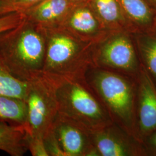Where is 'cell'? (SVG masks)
I'll use <instances>...</instances> for the list:
<instances>
[{
  "label": "cell",
  "instance_id": "16",
  "mask_svg": "<svg viewBox=\"0 0 156 156\" xmlns=\"http://www.w3.org/2000/svg\"><path fill=\"white\" fill-rule=\"evenodd\" d=\"M0 121L22 125L26 128L27 108L26 101L15 97L0 95Z\"/></svg>",
  "mask_w": 156,
  "mask_h": 156
},
{
  "label": "cell",
  "instance_id": "20",
  "mask_svg": "<svg viewBox=\"0 0 156 156\" xmlns=\"http://www.w3.org/2000/svg\"><path fill=\"white\" fill-rule=\"evenodd\" d=\"M44 141L49 156H66L51 129L44 136Z\"/></svg>",
  "mask_w": 156,
  "mask_h": 156
},
{
  "label": "cell",
  "instance_id": "17",
  "mask_svg": "<svg viewBox=\"0 0 156 156\" xmlns=\"http://www.w3.org/2000/svg\"><path fill=\"white\" fill-rule=\"evenodd\" d=\"M28 82L22 81L12 75L0 59V95H6L25 101Z\"/></svg>",
  "mask_w": 156,
  "mask_h": 156
},
{
  "label": "cell",
  "instance_id": "26",
  "mask_svg": "<svg viewBox=\"0 0 156 156\" xmlns=\"http://www.w3.org/2000/svg\"><path fill=\"white\" fill-rule=\"evenodd\" d=\"M154 28L156 29V22H155V25H154Z\"/></svg>",
  "mask_w": 156,
  "mask_h": 156
},
{
  "label": "cell",
  "instance_id": "21",
  "mask_svg": "<svg viewBox=\"0 0 156 156\" xmlns=\"http://www.w3.org/2000/svg\"><path fill=\"white\" fill-rule=\"evenodd\" d=\"M28 150L33 156H49L43 138L31 137L27 135Z\"/></svg>",
  "mask_w": 156,
  "mask_h": 156
},
{
  "label": "cell",
  "instance_id": "5",
  "mask_svg": "<svg viewBox=\"0 0 156 156\" xmlns=\"http://www.w3.org/2000/svg\"><path fill=\"white\" fill-rule=\"evenodd\" d=\"M93 62V67L111 70L135 79L141 64L133 34L124 30L108 35L95 44Z\"/></svg>",
  "mask_w": 156,
  "mask_h": 156
},
{
  "label": "cell",
  "instance_id": "6",
  "mask_svg": "<svg viewBox=\"0 0 156 156\" xmlns=\"http://www.w3.org/2000/svg\"><path fill=\"white\" fill-rule=\"evenodd\" d=\"M25 101L27 108L28 135L44 138L58 113L55 86L50 78L42 73L28 82Z\"/></svg>",
  "mask_w": 156,
  "mask_h": 156
},
{
  "label": "cell",
  "instance_id": "9",
  "mask_svg": "<svg viewBox=\"0 0 156 156\" xmlns=\"http://www.w3.org/2000/svg\"><path fill=\"white\" fill-rule=\"evenodd\" d=\"M135 82L136 135L143 143L156 130V84L142 66Z\"/></svg>",
  "mask_w": 156,
  "mask_h": 156
},
{
  "label": "cell",
  "instance_id": "23",
  "mask_svg": "<svg viewBox=\"0 0 156 156\" xmlns=\"http://www.w3.org/2000/svg\"><path fill=\"white\" fill-rule=\"evenodd\" d=\"M73 4H82L89 2L90 0H70Z\"/></svg>",
  "mask_w": 156,
  "mask_h": 156
},
{
  "label": "cell",
  "instance_id": "3",
  "mask_svg": "<svg viewBox=\"0 0 156 156\" xmlns=\"http://www.w3.org/2000/svg\"><path fill=\"white\" fill-rule=\"evenodd\" d=\"M85 78L113 121L136 137L135 79L95 67L90 68Z\"/></svg>",
  "mask_w": 156,
  "mask_h": 156
},
{
  "label": "cell",
  "instance_id": "25",
  "mask_svg": "<svg viewBox=\"0 0 156 156\" xmlns=\"http://www.w3.org/2000/svg\"><path fill=\"white\" fill-rule=\"evenodd\" d=\"M5 0H0V9L4 6Z\"/></svg>",
  "mask_w": 156,
  "mask_h": 156
},
{
  "label": "cell",
  "instance_id": "14",
  "mask_svg": "<svg viewBox=\"0 0 156 156\" xmlns=\"http://www.w3.org/2000/svg\"><path fill=\"white\" fill-rule=\"evenodd\" d=\"M26 127L0 121V151L11 156H23L28 151Z\"/></svg>",
  "mask_w": 156,
  "mask_h": 156
},
{
  "label": "cell",
  "instance_id": "12",
  "mask_svg": "<svg viewBox=\"0 0 156 156\" xmlns=\"http://www.w3.org/2000/svg\"><path fill=\"white\" fill-rule=\"evenodd\" d=\"M132 33L154 28L156 11L147 0H117Z\"/></svg>",
  "mask_w": 156,
  "mask_h": 156
},
{
  "label": "cell",
  "instance_id": "1",
  "mask_svg": "<svg viewBox=\"0 0 156 156\" xmlns=\"http://www.w3.org/2000/svg\"><path fill=\"white\" fill-rule=\"evenodd\" d=\"M46 41L42 28L26 19L0 34V59L12 75L28 82L42 73Z\"/></svg>",
  "mask_w": 156,
  "mask_h": 156
},
{
  "label": "cell",
  "instance_id": "13",
  "mask_svg": "<svg viewBox=\"0 0 156 156\" xmlns=\"http://www.w3.org/2000/svg\"><path fill=\"white\" fill-rule=\"evenodd\" d=\"M90 5L109 33L131 30L117 0H90Z\"/></svg>",
  "mask_w": 156,
  "mask_h": 156
},
{
  "label": "cell",
  "instance_id": "18",
  "mask_svg": "<svg viewBox=\"0 0 156 156\" xmlns=\"http://www.w3.org/2000/svg\"><path fill=\"white\" fill-rule=\"evenodd\" d=\"M41 0H5L0 9V16L15 12H22Z\"/></svg>",
  "mask_w": 156,
  "mask_h": 156
},
{
  "label": "cell",
  "instance_id": "19",
  "mask_svg": "<svg viewBox=\"0 0 156 156\" xmlns=\"http://www.w3.org/2000/svg\"><path fill=\"white\" fill-rule=\"evenodd\" d=\"M24 17L22 12H15L0 16V34L14 28L22 22Z\"/></svg>",
  "mask_w": 156,
  "mask_h": 156
},
{
  "label": "cell",
  "instance_id": "2",
  "mask_svg": "<svg viewBox=\"0 0 156 156\" xmlns=\"http://www.w3.org/2000/svg\"><path fill=\"white\" fill-rule=\"evenodd\" d=\"M41 28L46 41L42 73L53 78L85 77L93 66L96 44L83 41L60 26Z\"/></svg>",
  "mask_w": 156,
  "mask_h": 156
},
{
  "label": "cell",
  "instance_id": "24",
  "mask_svg": "<svg viewBox=\"0 0 156 156\" xmlns=\"http://www.w3.org/2000/svg\"><path fill=\"white\" fill-rule=\"evenodd\" d=\"M147 1L156 11V0H147Z\"/></svg>",
  "mask_w": 156,
  "mask_h": 156
},
{
  "label": "cell",
  "instance_id": "4",
  "mask_svg": "<svg viewBox=\"0 0 156 156\" xmlns=\"http://www.w3.org/2000/svg\"><path fill=\"white\" fill-rule=\"evenodd\" d=\"M48 77L55 86L58 113L91 131L114 122L85 77Z\"/></svg>",
  "mask_w": 156,
  "mask_h": 156
},
{
  "label": "cell",
  "instance_id": "8",
  "mask_svg": "<svg viewBox=\"0 0 156 156\" xmlns=\"http://www.w3.org/2000/svg\"><path fill=\"white\" fill-rule=\"evenodd\" d=\"M51 129L66 156H97L93 131L82 124L58 113Z\"/></svg>",
  "mask_w": 156,
  "mask_h": 156
},
{
  "label": "cell",
  "instance_id": "7",
  "mask_svg": "<svg viewBox=\"0 0 156 156\" xmlns=\"http://www.w3.org/2000/svg\"><path fill=\"white\" fill-rule=\"evenodd\" d=\"M97 156H146L143 143L115 122L92 131Z\"/></svg>",
  "mask_w": 156,
  "mask_h": 156
},
{
  "label": "cell",
  "instance_id": "15",
  "mask_svg": "<svg viewBox=\"0 0 156 156\" xmlns=\"http://www.w3.org/2000/svg\"><path fill=\"white\" fill-rule=\"evenodd\" d=\"M133 34L140 64L156 84V29Z\"/></svg>",
  "mask_w": 156,
  "mask_h": 156
},
{
  "label": "cell",
  "instance_id": "10",
  "mask_svg": "<svg viewBox=\"0 0 156 156\" xmlns=\"http://www.w3.org/2000/svg\"><path fill=\"white\" fill-rule=\"evenodd\" d=\"M58 26L66 29L83 41L92 44L98 43L111 34L101 23L89 1L75 4Z\"/></svg>",
  "mask_w": 156,
  "mask_h": 156
},
{
  "label": "cell",
  "instance_id": "11",
  "mask_svg": "<svg viewBox=\"0 0 156 156\" xmlns=\"http://www.w3.org/2000/svg\"><path fill=\"white\" fill-rule=\"evenodd\" d=\"M74 5L70 0H41L22 13L41 27H55L62 23Z\"/></svg>",
  "mask_w": 156,
  "mask_h": 156
},
{
  "label": "cell",
  "instance_id": "22",
  "mask_svg": "<svg viewBox=\"0 0 156 156\" xmlns=\"http://www.w3.org/2000/svg\"><path fill=\"white\" fill-rule=\"evenodd\" d=\"M146 156H156V130L143 141Z\"/></svg>",
  "mask_w": 156,
  "mask_h": 156
}]
</instances>
